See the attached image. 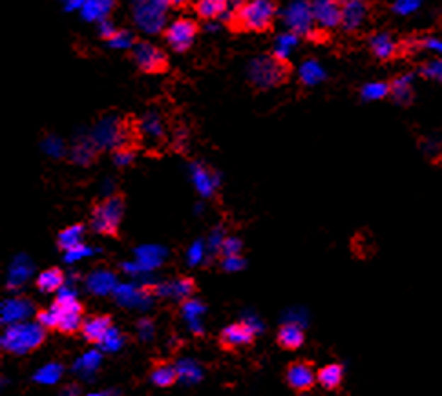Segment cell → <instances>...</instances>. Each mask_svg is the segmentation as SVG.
Masks as SVG:
<instances>
[{
	"instance_id": "6da1fadb",
	"label": "cell",
	"mask_w": 442,
	"mask_h": 396,
	"mask_svg": "<svg viewBox=\"0 0 442 396\" xmlns=\"http://www.w3.org/2000/svg\"><path fill=\"white\" fill-rule=\"evenodd\" d=\"M280 2L273 0H243L236 2L225 18V26L230 33H269L274 30Z\"/></svg>"
},
{
	"instance_id": "7a4b0ae2",
	"label": "cell",
	"mask_w": 442,
	"mask_h": 396,
	"mask_svg": "<svg viewBox=\"0 0 442 396\" xmlns=\"http://www.w3.org/2000/svg\"><path fill=\"white\" fill-rule=\"evenodd\" d=\"M295 74V64L278 52L261 53L247 68V83L254 93L285 86Z\"/></svg>"
},
{
	"instance_id": "3957f363",
	"label": "cell",
	"mask_w": 442,
	"mask_h": 396,
	"mask_svg": "<svg viewBox=\"0 0 442 396\" xmlns=\"http://www.w3.org/2000/svg\"><path fill=\"white\" fill-rule=\"evenodd\" d=\"M126 210V194L113 192L110 196L97 199L90 206L88 226L96 234L119 240L121 238V223Z\"/></svg>"
},
{
	"instance_id": "277c9868",
	"label": "cell",
	"mask_w": 442,
	"mask_h": 396,
	"mask_svg": "<svg viewBox=\"0 0 442 396\" xmlns=\"http://www.w3.org/2000/svg\"><path fill=\"white\" fill-rule=\"evenodd\" d=\"M128 59L144 75H163L170 70V57L163 48L150 40L139 39L137 42L126 52Z\"/></svg>"
},
{
	"instance_id": "5b68a950",
	"label": "cell",
	"mask_w": 442,
	"mask_h": 396,
	"mask_svg": "<svg viewBox=\"0 0 442 396\" xmlns=\"http://www.w3.org/2000/svg\"><path fill=\"white\" fill-rule=\"evenodd\" d=\"M52 309L59 316V329L64 336L81 334L84 325V305L74 296V294H61L57 296L52 303Z\"/></svg>"
},
{
	"instance_id": "8992f818",
	"label": "cell",
	"mask_w": 442,
	"mask_h": 396,
	"mask_svg": "<svg viewBox=\"0 0 442 396\" xmlns=\"http://www.w3.org/2000/svg\"><path fill=\"white\" fill-rule=\"evenodd\" d=\"M200 33V22L188 17H179L161 31V37L174 53H187L192 50L196 37Z\"/></svg>"
},
{
	"instance_id": "52a82bcc",
	"label": "cell",
	"mask_w": 442,
	"mask_h": 396,
	"mask_svg": "<svg viewBox=\"0 0 442 396\" xmlns=\"http://www.w3.org/2000/svg\"><path fill=\"white\" fill-rule=\"evenodd\" d=\"M317 373L318 371H314V361L307 360V358H300V360H293L287 363L283 378H285L287 385L298 395V392H309L314 389V385L318 383Z\"/></svg>"
},
{
	"instance_id": "ba28073f",
	"label": "cell",
	"mask_w": 442,
	"mask_h": 396,
	"mask_svg": "<svg viewBox=\"0 0 442 396\" xmlns=\"http://www.w3.org/2000/svg\"><path fill=\"white\" fill-rule=\"evenodd\" d=\"M256 331L247 322H234L223 327L217 334V344L225 353H238L239 349H247L254 344Z\"/></svg>"
},
{
	"instance_id": "9c48e42d",
	"label": "cell",
	"mask_w": 442,
	"mask_h": 396,
	"mask_svg": "<svg viewBox=\"0 0 442 396\" xmlns=\"http://www.w3.org/2000/svg\"><path fill=\"white\" fill-rule=\"evenodd\" d=\"M44 331L42 327H13L9 329L8 334L4 338V345L9 353H21V344H22V353H28V351H33V349L39 347L44 342Z\"/></svg>"
},
{
	"instance_id": "30bf717a",
	"label": "cell",
	"mask_w": 442,
	"mask_h": 396,
	"mask_svg": "<svg viewBox=\"0 0 442 396\" xmlns=\"http://www.w3.org/2000/svg\"><path fill=\"white\" fill-rule=\"evenodd\" d=\"M312 18L318 26L324 30H333V28H340L342 22V2L339 0H317L311 2Z\"/></svg>"
},
{
	"instance_id": "8fae6325",
	"label": "cell",
	"mask_w": 442,
	"mask_h": 396,
	"mask_svg": "<svg viewBox=\"0 0 442 396\" xmlns=\"http://www.w3.org/2000/svg\"><path fill=\"white\" fill-rule=\"evenodd\" d=\"M113 327V316L112 314H91L84 320L83 325V338L91 345H101L104 339L108 338L110 331Z\"/></svg>"
},
{
	"instance_id": "7c38bea8",
	"label": "cell",
	"mask_w": 442,
	"mask_h": 396,
	"mask_svg": "<svg viewBox=\"0 0 442 396\" xmlns=\"http://www.w3.org/2000/svg\"><path fill=\"white\" fill-rule=\"evenodd\" d=\"M369 50H371L375 59L380 62L393 61L402 53V46L387 31H378V33H373L369 37Z\"/></svg>"
},
{
	"instance_id": "4fadbf2b",
	"label": "cell",
	"mask_w": 442,
	"mask_h": 396,
	"mask_svg": "<svg viewBox=\"0 0 442 396\" xmlns=\"http://www.w3.org/2000/svg\"><path fill=\"white\" fill-rule=\"evenodd\" d=\"M369 4L366 2H360V0H346L342 2V22H340V28H342L346 33H355L360 28L364 26L366 18H368Z\"/></svg>"
},
{
	"instance_id": "5bb4252c",
	"label": "cell",
	"mask_w": 442,
	"mask_h": 396,
	"mask_svg": "<svg viewBox=\"0 0 442 396\" xmlns=\"http://www.w3.org/2000/svg\"><path fill=\"white\" fill-rule=\"evenodd\" d=\"M148 380L159 389H169L174 388L179 380V371L178 367L174 366L172 361L169 360H154L150 363V369H148Z\"/></svg>"
},
{
	"instance_id": "9a60e30c",
	"label": "cell",
	"mask_w": 442,
	"mask_h": 396,
	"mask_svg": "<svg viewBox=\"0 0 442 396\" xmlns=\"http://www.w3.org/2000/svg\"><path fill=\"white\" fill-rule=\"evenodd\" d=\"M289 24H290V31L295 35H302L305 37L309 31L314 28V18H312V11H311V2H302V4H295L290 6L289 9Z\"/></svg>"
},
{
	"instance_id": "2e32d148",
	"label": "cell",
	"mask_w": 442,
	"mask_h": 396,
	"mask_svg": "<svg viewBox=\"0 0 442 396\" xmlns=\"http://www.w3.org/2000/svg\"><path fill=\"white\" fill-rule=\"evenodd\" d=\"M305 344V331L298 323L287 322L278 327L276 345L283 351H298Z\"/></svg>"
},
{
	"instance_id": "e0dca14e",
	"label": "cell",
	"mask_w": 442,
	"mask_h": 396,
	"mask_svg": "<svg viewBox=\"0 0 442 396\" xmlns=\"http://www.w3.org/2000/svg\"><path fill=\"white\" fill-rule=\"evenodd\" d=\"M84 231H86L84 223H75V225H69L66 228H62L59 232V235H57V248L66 254L81 250L83 248Z\"/></svg>"
},
{
	"instance_id": "ac0fdd59",
	"label": "cell",
	"mask_w": 442,
	"mask_h": 396,
	"mask_svg": "<svg viewBox=\"0 0 442 396\" xmlns=\"http://www.w3.org/2000/svg\"><path fill=\"white\" fill-rule=\"evenodd\" d=\"M163 287L166 289L165 292L166 296L181 301V303L191 300L196 292H198V283H196V279L191 278V276H179V278H176L174 281L165 283Z\"/></svg>"
},
{
	"instance_id": "d6986e66",
	"label": "cell",
	"mask_w": 442,
	"mask_h": 396,
	"mask_svg": "<svg viewBox=\"0 0 442 396\" xmlns=\"http://www.w3.org/2000/svg\"><path fill=\"white\" fill-rule=\"evenodd\" d=\"M191 6L201 21H217L223 15H229L230 11L227 0H200V2H192Z\"/></svg>"
},
{
	"instance_id": "ffe728a7",
	"label": "cell",
	"mask_w": 442,
	"mask_h": 396,
	"mask_svg": "<svg viewBox=\"0 0 442 396\" xmlns=\"http://www.w3.org/2000/svg\"><path fill=\"white\" fill-rule=\"evenodd\" d=\"M391 86V97L397 105L409 106L413 103V75L402 74L397 75L390 83Z\"/></svg>"
},
{
	"instance_id": "44dd1931",
	"label": "cell",
	"mask_w": 442,
	"mask_h": 396,
	"mask_svg": "<svg viewBox=\"0 0 442 396\" xmlns=\"http://www.w3.org/2000/svg\"><path fill=\"white\" fill-rule=\"evenodd\" d=\"M64 272L59 267H50V269L42 270L39 276H37V281H35V287L39 289L44 294H52L57 292L59 289H62L64 285Z\"/></svg>"
},
{
	"instance_id": "7402d4cb",
	"label": "cell",
	"mask_w": 442,
	"mask_h": 396,
	"mask_svg": "<svg viewBox=\"0 0 442 396\" xmlns=\"http://www.w3.org/2000/svg\"><path fill=\"white\" fill-rule=\"evenodd\" d=\"M317 380L325 391H336L344 382V367L340 363H327L318 369Z\"/></svg>"
},
{
	"instance_id": "603a6c76",
	"label": "cell",
	"mask_w": 442,
	"mask_h": 396,
	"mask_svg": "<svg viewBox=\"0 0 442 396\" xmlns=\"http://www.w3.org/2000/svg\"><path fill=\"white\" fill-rule=\"evenodd\" d=\"M360 95H362V99H366V100L386 99L387 95H391V86H390V83H369L362 88Z\"/></svg>"
},
{
	"instance_id": "cb8c5ba5",
	"label": "cell",
	"mask_w": 442,
	"mask_h": 396,
	"mask_svg": "<svg viewBox=\"0 0 442 396\" xmlns=\"http://www.w3.org/2000/svg\"><path fill=\"white\" fill-rule=\"evenodd\" d=\"M242 248H243L242 240L229 235V238H225V240L221 241L220 248H217V257H220L221 262H223V260H232V257H238L239 252H242Z\"/></svg>"
},
{
	"instance_id": "d4e9b609",
	"label": "cell",
	"mask_w": 442,
	"mask_h": 396,
	"mask_svg": "<svg viewBox=\"0 0 442 396\" xmlns=\"http://www.w3.org/2000/svg\"><path fill=\"white\" fill-rule=\"evenodd\" d=\"M35 322L39 327H42L44 331H57L59 329V316H57V313L52 307L37 310L35 313Z\"/></svg>"
},
{
	"instance_id": "484cf974",
	"label": "cell",
	"mask_w": 442,
	"mask_h": 396,
	"mask_svg": "<svg viewBox=\"0 0 442 396\" xmlns=\"http://www.w3.org/2000/svg\"><path fill=\"white\" fill-rule=\"evenodd\" d=\"M421 75L426 78H434V81L442 83V57L441 59H435V61L426 62L421 68Z\"/></svg>"
},
{
	"instance_id": "4316f807",
	"label": "cell",
	"mask_w": 442,
	"mask_h": 396,
	"mask_svg": "<svg viewBox=\"0 0 442 396\" xmlns=\"http://www.w3.org/2000/svg\"><path fill=\"white\" fill-rule=\"evenodd\" d=\"M119 28H115L112 24V22L108 21H103L101 22V30H99V37L101 40H104V42H110L112 44L113 40H115V37L119 35Z\"/></svg>"
},
{
	"instance_id": "83f0119b",
	"label": "cell",
	"mask_w": 442,
	"mask_h": 396,
	"mask_svg": "<svg viewBox=\"0 0 442 396\" xmlns=\"http://www.w3.org/2000/svg\"><path fill=\"white\" fill-rule=\"evenodd\" d=\"M419 8H421V2H413V0H402V2L393 4V11L399 15H409Z\"/></svg>"
},
{
	"instance_id": "f1b7e54d",
	"label": "cell",
	"mask_w": 442,
	"mask_h": 396,
	"mask_svg": "<svg viewBox=\"0 0 442 396\" xmlns=\"http://www.w3.org/2000/svg\"><path fill=\"white\" fill-rule=\"evenodd\" d=\"M421 46L428 52H434L442 55V39H435V37H426L421 40Z\"/></svg>"
},
{
	"instance_id": "f546056e",
	"label": "cell",
	"mask_w": 442,
	"mask_h": 396,
	"mask_svg": "<svg viewBox=\"0 0 442 396\" xmlns=\"http://www.w3.org/2000/svg\"><path fill=\"white\" fill-rule=\"evenodd\" d=\"M59 396H83V388L77 382H69L62 385Z\"/></svg>"
},
{
	"instance_id": "4dcf8cb0",
	"label": "cell",
	"mask_w": 442,
	"mask_h": 396,
	"mask_svg": "<svg viewBox=\"0 0 442 396\" xmlns=\"http://www.w3.org/2000/svg\"><path fill=\"white\" fill-rule=\"evenodd\" d=\"M296 396H311V395H309V392H298Z\"/></svg>"
}]
</instances>
